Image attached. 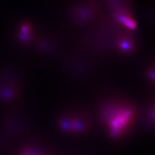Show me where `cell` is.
<instances>
[{
  "label": "cell",
  "mask_w": 155,
  "mask_h": 155,
  "mask_svg": "<svg viewBox=\"0 0 155 155\" xmlns=\"http://www.w3.org/2000/svg\"><path fill=\"white\" fill-rule=\"evenodd\" d=\"M132 113L128 109H120L114 111L109 120V128L114 134H119L126 127L131 119Z\"/></svg>",
  "instance_id": "6da1fadb"
}]
</instances>
